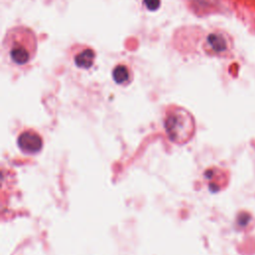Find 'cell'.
Returning <instances> with one entry per match:
<instances>
[{"label": "cell", "mask_w": 255, "mask_h": 255, "mask_svg": "<svg viewBox=\"0 0 255 255\" xmlns=\"http://www.w3.org/2000/svg\"><path fill=\"white\" fill-rule=\"evenodd\" d=\"M165 129L171 142L180 145L186 144L193 134V119L188 111L176 108L167 115L165 120Z\"/></svg>", "instance_id": "7a4b0ae2"}, {"label": "cell", "mask_w": 255, "mask_h": 255, "mask_svg": "<svg viewBox=\"0 0 255 255\" xmlns=\"http://www.w3.org/2000/svg\"><path fill=\"white\" fill-rule=\"evenodd\" d=\"M144 4L148 10L156 11L161 5V0H144Z\"/></svg>", "instance_id": "8992f818"}, {"label": "cell", "mask_w": 255, "mask_h": 255, "mask_svg": "<svg viewBox=\"0 0 255 255\" xmlns=\"http://www.w3.org/2000/svg\"><path fill=\"white\" fill-rule=\"evenodd\" d=\"M42 146V139L35 132H24L18 138V147L25 154H37V152L41 150Z\"/></svg>", "instance_id": "3957f363"}, {"label": "cell", "mask_w": 255, "mask_h": 255, "mask_svg": "<svg viewBox=\"0 0 255 255\" xmlns=\"http://www.w3.org/2000/svg\"><path fill=\"white\" fill-rule=\"evenodd\" d=\"M132 71L125 64H119L113 70V79L119 85L129 84L132 80Z\"/></svg>", "instance_id": "5b68a950"}, {"label": "cell", "mask_w": 255, "mask_h": 255, "mask_svg": "<svg viewBox=\"0 0 255 255\" xmlns=\"http://www.w3.org/2000/svg\"><path fill=\"white\" fill-rule=\"evenodd\" d=\"M4 47L10 60L18 66H23L28 64L36 55L37 38L30 28L17 26L7 32Z\"/></svg>", "instance_id": "6da1fadb"}, {"label": "cell", "mask_w": 255, "mask_h": 255, "mask_svg": "<svg viewBox=\"0 0 255 255\" xmlns=\"http://www.w3.org/2000/svg\"><path fill=\"white\" fill-rule=\"evenodd\" d=\"M95 51L91 48H85L76 54L75 63L78 67L83 69L90 68L95 61Z\"/></svg>", "instance_id": "277c9868"}]
</instances>
